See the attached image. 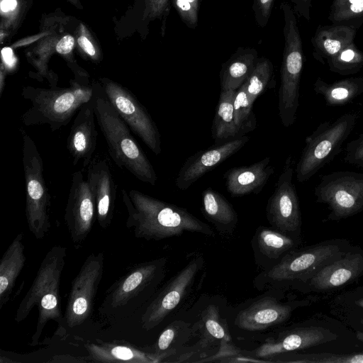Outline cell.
I'll list each match as a JSON object with an SVG mask.
<instances>
[{"label": "cell", "instance_id": "6da1fadb", "mask_svg": "<svg viewBox=\"0 0 363 363\" xmlns=\"http://www.w3.org/2000/svg\"><path fill=\"white\" fill-rule=\"evenodd\" d=\"M126 208L125 226L136 238L160 240L184 232L214 236L213 230L186 209L145 194L138 190H121Z\"/></svg>", "mask_w": 363, "mask_h": 363}, {"label": "cell", "instance_id": "7a4b0ae2", "mask_svg": "<svg viewBox=\"0 0 363 363\" xmlns=\"http://www.w3.org/2000/svg\"><path fill=\"white\" fill-rule=\"evenodd\" d=\"M92 84L95 117L111 157L118 167L126 169L140 181L155 185L156 172L130 128L108 101L101 83Z\"/></svg>", "mask_w": 363, "mask_h": 363}, {"label": "cell", "instance_id": "3957f363", "mask_svg": "<svg viewBox=\"0 0 363 363\" xmlns=\"http://www.w3.org/2000/svg\"><path fill=\"white\" fill-rule=\"evenodd\" d=\"M66 257L65 247L55 245L48 251L30 289L17 308L14 320L20 323L28 317L34 307L38 308V320L30 346L39 343L44 328L49 320L57 322L59 328L64 329V315L61 311L59 291Z\"/></svg>", "mask_w": 363, "mask_h": 363}, {"label": "cell", "instance_id": "277c9868", "mask_svg": "<svg viewBox=\"0 0 363 363\" xmlns=\"http://www.w3.org/2000/svg\"><path fill=\"white\" fill-rule=\"evenodd\" d=\"M166 257L139 263L118 279L106 291L98 311L110 323L132 316L146 306L164 277Z\"/></svg>", "mask_w": 363, "mask_h": 363}, {"label": "cell", "instance_id": "5b68a950", "mask_svg": "<svg viewBox=\"0 0 363 363\" xmlns=\"http://www.w3.org/2000/svg\"><path fill=\"white\" fill-rule=\"evenodd\" d=\"M93 94V84L78 79L71 80L66 88L24 86L21 95L30 106L21 116V121L26 126L48 124L54 132L69 124Z\"/></svg>", "mask_w": 363, "mask_h": 363}, {"label": "cell", "instance_id": "8992f818", "mask_svg": "<svg viewBox=\"0 0 363 363\" xmlns=\"http://www.w3.org/2000/svg\"><path fill=\"white\" fill-rule=\"evenodd\" d=\"M357 118L354 113H345L333 122H323L306 138L305 146L296 167L298 182L309 180L341 152Z\"/></svg>", "mask_w": 363, "mask_h": 363}, {"label": "cell", "instance_id": "52a82bcc", "mask_svg": "<svg viewBox=\"0 0 363 363\" xmlns=\"http://www.w3.org/2000/svg\"><path fill=\"white\" fill-rule=\"evenodd\" d=\"M22 160L26 183V217L28 229L37 240L51 228L50 195L43 177V162L35 143L22 128Z\"/></svg>", "mask_w": 363, "mask_h": 363}, {"label": "cell", "instance_id": "ba28073f", "mask_svg": "<svg viewBox=\"0 0 363 363\" xmlns=\"http://www.w3.org/2000/svg\"><path fill=\"white\" fill-rule=\"evenodd\" d=\"M347 245L340 240H331L291 251L267 272V280L308 282L322 268L350 250Z\"/></svg>", "mask_w": 363, "mask_h": 363}, {"label": "cell", "instance_id": "9c48e42d", "mask_svg": "<svg viewBox=\"0 0 363 363\" xmlns=\"http://www.w3.org/2000/svg\"><path fill=\"white\" fill-rule=\"evenodd\" d=\"M316 201L330 211L328 218L340 220L363 211V173L338 171L322 176L315 188Z\"/></svg>", "mask_w": 363, "mask_h": 363}, {"label": "cell", "instance_id": "30bf717a", "mask_svg": "<svg viewBox=\"0 0 363 363\" xmlns=\"http://www.w3.org/2000/svg\"><path fill=\"white\" fill-rule=\"evenodd\" d=\"M104 269L103 252H91L85 259L71 283L64 315V329H73L90 318Z\"/></svg>", "mask_w": 363, "mask_h": 363}, {"label": "cell", "instance_id": "8fae6325", "mask_svg": "<svg viewBox=\"0 0 363 363\" xmlns=\"http://www.w3.org/2000/svg\"><path fill=\"white\" fill-rule=\"evenodd\" d=\"M100 83L108 101L130 130L155 155H160L162 152L160 135L145 106L121 84L105 77L100 79Z\"/></svg>", "mask_w": 363, "mask_h": 363}, {"label": "cell", "instance_id": "7c38bea8", "mask_svg": "<svg viewBox=\"0 0 363 363\" xmlns=\"http://www.w3.org/2000/svg\"><path fill=\"white\" fill-rule=\"evenodd\" d=\"M203 263L201 256L195 257L155 293L141 315L143 329H153L172 312L187 294Z\"/></svg>", "mask_w": 363, "mask_h": 363}, {"label": "cell", "instance_id": "4fadbf2b", "mask_svg": "<svg viewBox=\"0 0 363 363\" xmlns=\"http://www.w3.org/2000/svg\"><path fill=\"white\" fill-rule=\"evenodd\" d=\"M294 164L289 155L276 184L275 189L268 199L266 208L269 223L278 231L288 234L299 233L301 215L298 197L292 182Z\"/></svg>", "mask_w": 363, "mask_h": 363}, {"label": "cell", "instance_id": "5bb4252c", "mask_svg": "<svg viewBox=\"0 0 363 363\" xmlns=\"http://www.w3.org/2000/svg\"><path fill=\"white\" fill-rule=\"evenodd\" d=\"M95 218L94 197L82 171L72 175V182L65 211L64 219L71 240L77 247L87 238Z\"/></svg>", "mask_w": 363, "mask_h": 363}, {"label": "cell", "instance_id": "9a60e30c", "mask_svg": "<svg viewBox=\"0 0 363 363\" xmlns=\"http://www.w3.org/2000/svg\"><path fill=\"white\" fill-rule=\"evenodd\" d=\"M248 140L249 137L242 135L201 150L189 157L179 171L176 186L180 190H186L206 173L240 150Z\"/></svg>", "mask_w": 363, "mask_h": 363}, {"label": "cell", "instance_id": "2e32d148", "mask_svg": "<svg viewBox=\"0 0 363 363\" xmlns=\"http://www.w3.org/2000/svg\"><path fill=\"white\" fill-rule=\"evenodd\" d=\"M108 162L106 157L95 155L86 167V180L96 202V220L102 229L112 222L117 191Z\"/></svg>", "mask_w": 363, "mask_h": 363}, {"label": "cell", "instance_id": "e0dca14e", "mask_svg": "<svg viewBox=\"0 0 363 363\" xmlns=\"http://www.w3.org/2000/svg\"><path fill=\"white\" fill-rule=\"evenodd\" d=\"M337 337L335 333L322 327L297 328L267 340L254 351V354L259 358H272L285 352L318 346Z\"/></svg>", "mask_w": 363, "mask_h": 363}, {"label": "cell", "instance_id": "ac0fdd59", "mask_svg": "<svg viewBox=\"0 0 363 363\" xmlns=\"http://www.w3.org/2000/svg\"><path fill=\"white\" fill-rule=\"evenodd\" d=\"M95 118L92 96L77 113L67 139V148L74 165L82 160L83 168L86 169L93 158L98 135Z\"/></svg>", "mask_w": 363, "mask_h": 363}, {"label": "cell", "instance_id": "d6986e66", "mask_svg": "<svg viewBox=\"0 0 363 363\" xmlns=\"http://www.w3.org/2000/svg\"><path fill=\"white\" fill-rule=\"evenodd\" d=\"M294 306L290 303H280L274 297L265 296L240 311L235 324L248 331L263 330L289 319Z\"/></svg>", "mask_w": 363, "mask_h": 363}, {"label": "cell", "instance_id": "ffe728a7", "mask_svg": "<svg viewBox=\"0 0 363 363\" xmlns=\"http://www.w3.org/2000/svg\"><path fill=\"white\" fill-rule=\"evenodd\" d=\"M362 275L363 253L350 250L322 268L308 283L316 291H328L349 284Z\"/></svg>", "mask_w": 363, "mask_h": 363}, {"label": "cell", "instance_id": "44dd1931", "mask_svg": "<svg viewBox=\"0 0 363 363\" xmlns=\"http://www.w3.org/2000/svg\"><path fill=\"white\" fill-rule=\"evenodd\" d=\"M270 160L268 156L251 165L228 169L223 175L228 192L233 197L259 193L274 171Z\"/></svg>", "mask_w": 363, "mask_h": 363}, {"label": "cell", "instance_id": "7402d4cb", "mask_svg": "<svg viewBox=\"0 0 363 363\" xmlns=\"http://www.w3.org/2000/svg\"><path fill=\"white\" fill-rule=\"evenodd\" d=\"M357 31L344 25L318 26L311 38L313 57L321 64H325L329 59L354 42Z\"/></svg>", "mask_w": 363, "mask_h": 363}, {"label": "cell", "instance_id": "603a6c76", "mask_svg": "<svg viewBox=\"0 0 363 363\" xmlns=\"http://www.w3.org/2000/svg\"><path fill=\"white\" fill-rule=\"evenodd\" d=\"M24 234H18L4 253L0 262V310L8 302L26 262Z\"/></svg>", "mask_w": 363, "mask_h": 363}, {"label": "cell", "instance_id": "cb8c5ba5", "mask_svg": "<svg viewBox=\"0 0 363 363\" xmlns=\"http://www.w3.org/2000/svg\"><path fill=\"white\" fill-rule=\"evenodd\" d=\"M259 59L255 48H238L222 65L220 72L221 91L237 90L254 69Z\"/></svg>", "mask_w": 363, "mask_h": 363}, {"label": "cell", "instance_id": "d4e9b609", "mask_svg": "<svg viewBox=\"0 0 363 363\" xmlns=\"http://www.w3.org/2000/svg\"><path fill=\"white\" fill-rule=\"evenodd\" d=\"M89 353L87 360L98 362L154 363L155 357L134 347L114 342L91 343L84 346Z\"/></svg>", "mask_w": 363, "mask_h": 363}, {"label": "cell", "instance_id": "484cf974", "mask_svg": "<svg viewBox=\"0 0 363 363\" xmlns=\"http://www.w3.org/2000/svg\"><path fill=\"white\" fill-rule=\"evenodd\" d=\"M313 90L323 97L327 106H345L363 94V77H349L333 83L318 77Z\"/></svg>", "mask_w": 363, "mask_h": 363}, {"label": "cell", "instance_id": "4316f807", "mask_svg": "<svg viewBox=\"0 0 363 363\" xmlns=\"http://www.w3.org/2000/svg\"><path fill=\"white\" fill-rule=\"evenodd\" d=\"M192 329L183 320H174L161 333L156 342L148 347L147 352L152 355L157 362H162L178 352L190 338Z\"/></svg>", "mask_w": 363, "mask_h": 363}, {"label": "cell", "instance_id": "83f0119b", "mask_svg": "<svg viewBox=\"0 0 363 363\" xmlns=\"http://www.w3.org/2000/svg\"><path fill=\"white\" fill-rule=\"evenodd\" d=\"M235 91L220 92L211 128L215 144L240 137L234 116L233 100Z\"/></svg>", "mask_w": 363, "mask_h": 363}, {"label": "cell", "instance_id": "f1b7e54d", "mask_svg": "<svg viewBox=\"0 0 363 363\" xmlns=\"http://www.w3.org/2000/svg\"><path fill=\"white\" fill-rule=\"evenodd\" d=\"M201 335V347L219 344V346L232 343V337L225 320L221 318L218 308L209 305L201 313L197 324Z\"/></svg>", "mask_w": 363, "mask_h": 363}, {"label": "cell", "instance_id": "f546056e", "mask_svg": "<svg viewBox=\"0 0 363 363\" xmlns=\"http://www.w3.org/2000/svg\"><path fill=\"white\" fill-rule=\"evenodd\" d=\"M203 211L206 217L218 227H234L238 215L231 203L211 187L202 194Z\"/></svg>", "mask_w": 363, "mask_h": 363}, {"label": "cell", "instance_id": "4dcf8cb0", "mask_svg": "<svg viewBox=\"0 0 363 363\" xmlns=\"http://www.w3.org/2000/svg\"><path fill=\"white\" fill-rule=\"evenodd\" d=\"M328 20L359 30L363 25V0H333Z\"/></svg>", "mask_w": 363, "mask_h": 363}, {"label": "cell", "instance_id": "1f68e13d", "mask_svg": "<svg viewBox=\"0 0 363 363\" xmlns=\"http://www.w3.org/2000/svg\"><path fill=\"white\" fill-rule=\"evenodd\" d=\"M255 239L259 252L270 259L279 257L295 245L289 235L264 227L258 229Z\"/></svg>", "mask_w": 363, "mask_h": 363}, {"label": "cell", "instance_id": "d6a6232c", "mask_svg": "<svg viewBox=\"0 0 363 363\" xmlns=\"http://www.w3.org/2000/svg\"><path fill=\"white\" fill-rule=\"evenodd\" d=\"M273 81V65L265 57H259L257 64L242 84L249 101L253 104L255 99L270 86Z\"/></svg>", "mask_w": 363, "mask_h": 363}, {"label": "cell", "instance_id": "836d02e7", "mask_svg": "<svg viewBox=\"0 0 363 363\" xmlns=\"http://www.w3.org/2000/svg\"><path fill=\"white\" fill-rule=\"evenodd\" d=\"M330 71L342 75H351L363 68V51L354 42L327 61Z\"/></svg>", "mask_w": 363, "mask_h": 363}, {"label": "cell", "instance_id": "e575fe53", "mask_svg": "<svg viewBox=\"0 0 363 363\" xmlns=\"http://www.w3.org/2000/svg\"><path fill=\"white\" fill-rule=\"evenodd\" d=\"M252 107L247 91L242 85L235 91L233 100L235 121L240 137L256 128V118Z\"/></svg>", "mask_w": 363, "mask_h": 363}, {"label": "cell", "instance_id": "d590c367", "mask_svg": "<svg viewBox=\"0 0 363 363\" xmlns=\"http://www.w3.org/2000/svg\"><path fill=\"white\" fill-rule=\"evenodd\" d=\"M173 6L184 24L195 29L198 26V13L202 0H172Z\"/></svg>", "mask_w": 363, "mask_h": 363}, {"label": "cell", "instance_id": "8d00e7d4", "mask_svg": "<svg viewBox=\"0 0 363 363\" xmlns=\"http://www.w3.org/2000/svg\"><path fill=\"white\" fill-rule=\"evenodd\" d=\"M296 362L363 363V354H337L331 353L309 354L300 356Z\"/></svg>", "mask_w": 363, "mask_h": 363}, {"label": "cell", "instance_id": "74e56055", "mask_svg": "<svg viewBox=\"0 0 363 363\" xmlns=\"http://www.w3.org/2000/svg\"><path fill=\"white\" fill-rule=\"evenodd\" d=\"M344 160L363 169V133L347 144Z\"/></svg>", "mask_w": 363, "mask_h": 363}, {"label": "cell", "instance_id": "f35d334b", "mask_svg": "<svg viewBox=\"0 0 363 363\" xmlns=\"http://www.w3.org/2000/svg\"><path fill=\"white\" fill-rule=\"evenodd\" d=\"M169 0H145L143 18L155 20L166 16L169 11Z\"/></svg>", "mask_w": 363, "mask_h": 363}, {"label": "cell", "instance_id": "ab89813d", "mask_svg": "<svg viewBox=\"0 0 363 363\" xmlns=\"http://www.w3.org/2000/svg\"><path fill=\"white\" fill-rule=\"evenodd\" d=\"M274 2V0H253L252 10L255 21L262 28H265L268 23Z\"/></svg>", "mask_w": 363, "mask_h": 363}, {"label": "cell", "instance_id": "60d3db41", "mask_svg": "<svg viewBox=\"0 0 363 363\" xmlns=\"http://www.w3.org/2000/svg\"><path fill=\"white\" fill-rule=\"evenodd\" d=\"M77 43L82 51L93 60L99 59L97 50L90 39L89 33L86 28L82 24L80 33L77 37Z\"/></svg>", "mask_w": 363, "mask_h": 363}, {"label": "cell", "instance_id": "b9f144b4", "mask_svg": "<svg viewBox=\"0 0 363 363\" xmlns=\"http://www.w3.org/2000/svg\"><path fill=\"white\" fill-rule=\"evenodd\" d=\"M290 1L293 4V9L296 15L306 21L311 20L312 0H290Z\"/></svg>", "mask_w": 363, "mask_h": 363}, {"label": "cell", "instance_id": "7bdbcfd3", "mask_svg": "<svg viewBox=\"0 0 363 363\" xmlns=\"http://www.w3.org/2000/svg\"><path fill=\"white\" fill-rule=\"evenodd\" d=\"M75 40L71 35L63 36L56 44L55 51L60 55H69L74 47Z\"/></svg>", "mask_w": 363, "mask_h": 363}, {"label": "cell", "instance_id": "ee69618b", "mask_svg": "<svg viewBox=\"0 0 363 363\" xmlns=\"http://www.w3.org/2000/svg\"><path fill=\"white\" fill-rule=\"evenodd\" d=\"M2 64L5 65V68H11L16 64V60L12 50L9 48H4L1 50Z\"/></svg>", "mask_w": 363, "mask_h": 363}, {"label": "cell", "instance_id": "f6af8a7d", "mask_svg": "<svg viewBox=\"0 0 363 363\" xmlns=\"http://www.w3.org/2000/svg\"><path fill=\"white\" fill-rule=\"evenodd\" d=\"M0 6L2 13H9L16 9L18 1L17 0H1Z\"/></svg>", "mask_w": 363, "mask_h": 363}, {"label": "cell", "instance_id": "bcb514c9", "mask_svg": "<svg viewBox=\"0 0 363 363\" xmlns=\"http://www.w3.org/2000/svg\"><path fill=\"white\" fill-rule=\"evenodd\" d=\"M70 1L72 4L75 5L77 7L82 8L80 3L79 2V0H68Z\"/></svg>", "mask_w": 363, "mask_h": 363}, {"label": "cell", "instance_id": "7dc6e473", "mask_svg": "<svg viewBox=\"0 0 363 363\" xmlns=\"http://www.w3.org/2000/svg\"><path fill=\"white\" fill-rule=\"evenodd\" d=\"M357 337L363 342V333L357 331Z\"/></svg>", "mask_w": 363, "mask_h": 363}, {"label": "cell", "instance_id": "c3c4849f", "mask_svg": "<svg viewBox=\"0 0 363 363\" xmlns=\"http://www.w3.org/2000/svg\"><path fill=\"white\" fill-rule=\"evenodd\" d=\"M356 303L359 306L363 308V298H361L359 300H357Z\"/></svg>", "mask_w": 363, "mask_h": 363}, {"label": "cell", "instance_id": "681fc988", "mask_svg": "<svg viewBox=\"0 0 363 363\" xmlns=\"http://www.w3.org/2000/svg\"><path fill=\"white\" fill-rule=\"evenodd\" d=\"M362 323L363 324V320H361Z\"/></svg>", "mask_w": 363, "mask_h": 363}]
</instances>
